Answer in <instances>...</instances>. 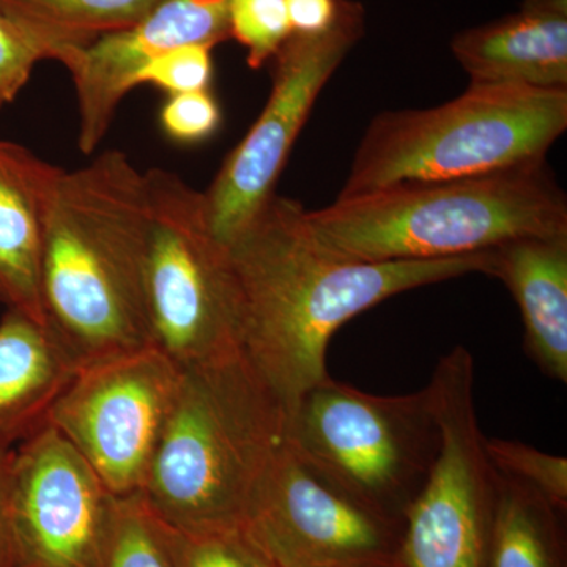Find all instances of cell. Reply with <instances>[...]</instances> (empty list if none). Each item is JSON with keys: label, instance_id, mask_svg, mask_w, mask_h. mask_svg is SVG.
<instances>
[{"label": "cell", "instance_id": "15", "mask_svg": "<svg viewBox=\"0 0 567 567\" xmlns=\"http://www.w3.org/2000/svg\"><path fill=\"white\" fill-rule=\"evenodd\" d=\"M488 276L516 298L525 350L544 374L567 382V235H532L491 249Z\"/></svg>", "mask_w": 567, "mask_h": 567}, {"label": "cell", "instance_id": "16", "mask_svg": "<svg viewBox=\"0 0 567 567\" xmlns=\"http://www.w3.org/2000/svg\"><path fill=\"white\" fill-rule=\"evenodd\" d=\"M59 167L0 141V301L48 328L41 248L48 192Z\"/></svg>", "mask_w": 567, "mask_h": 567}, {"label": "cell", "instance_id": "26", "mask_svg": "<svg viewBox=\"0 0 567 567\" xmlns=\"http://www.w3.org/2000/svg\"><path fill=\"white\" fill-rule=\"evenodd\" d=\"M41 61L44 55L35 41L0 11V107L17 99Z\"/></svg>", "mask_w": 567, "mask_h": 567}, {"label": "cell", "instance_id": "23", "mask_svg": "<svg viewBox=\"0 0 567 567\" xmlns=\"http://www.w3.org/2000/svg\"><path fill=\"white\" fill-rule=\"evenodd\" d=\"M174 532L177 567H275L241 528Z\"/></svg>", "mask_w": 567, "mask_h": 567}, {"label": "cell", "instance_id": "7", "mask_svg": "<svg viewBox=\"0 0 567 567\" xmlns=\"http://www.w3.org/2000/svg\"><path fill=\"white\" fill-rule=\"evenodd\" d=\"M144 174L151 344L181 369L241 353L237 286L226 245L212 233L204 193L169 171Z\"/></svg>", "mask_w": 567, "mask_h": 567}, {"label": "cell", "instance_id": "18", "mask_svg": "<svg viewBox=\"0 0 567 567\" xmlns=\"http://www.w3.org/2000/svg\"><path fill=\"white\" fill-rule=\"evenodd\" d=\"M163 0H0V11L43 52L69 65L78 51L106 33L122 31Z\"/></svg>", "mask_w": 567, "mask_h": 567}, {"label": "cell", "instance_id": "6", "mask_svg": "<svg viewBox=\"0 0 567 567\" xmlns=\"http://www.w3.org/2000/svg\"><path fill=\"white\" fill-rule=\"evenodd\" d=\"M287 445L328 486L404 522L439 456L440 429L427 388L375 395L328 377L290 412Z\"/></svg>", "mask_w": 567, "mask_h": 567}, {"label": "cell", "instance_id": "5", "mask_svg": "<svg viewBox=\"0 0 567 567\" xmlns=\"http://www.w3.org/2000/svg\"><path fill=\"white\" fill-rule=\"evenodd\" d=\"M567 128V89L475 84L431 110L380 112L338 197L484 177L547 162Z\"/></svg>", "mask_w": 567, "mask_h": 567}, {"label": "cell", "instance_id": "22", "mask_svg": "<svg viewBox=\"0 0 567 567\" xmlns=\"http://www.w3.org/2000/svg\"><path fill=\"white\" fill-rule=\"evenodd\" d=\"M227 17L230 39L248 51L254 70L274 61L292 33L284 0H227Z\"/></svg>", "mask_w": 567, "mask_h": 567}, {"label": "cell", "instance_id": "8", "mask_svg": "<svg viewBox=\"0 0 567 567\" xmlns=\"http://www.w3.org/2000/svg\"><path fill=\"white\" fill-rule=\"evenodd\" d=\"M427 388L440 451L406 511L402 567H488L496 472L475 405V361L464 346L440 358Z\"/></svg>", "mask_w": 567, "mask_h": 567}, {"label": "cell", "instance_id": "20", "mask_svg": "<svg viewBox=\"0 0 567 567\" xmlns=\"http://www.w3.org/2000/svg\"><path fill=\"white\" fill-rule=\"evenodd\" d=\"M106 567H177L174 528L144 495L115 496Z\"/></svg>", "mask_w": 567, "mask_h": 567}, {"label": "cell", "instance_id": "19", "mask_svg": "<svg viewBox=\"0 0 567 567\" xmlns=\"http://www.w3.org/2000/svg\"><path fill=\"white\" fill-rule=\"evenodd\" d=\"M559 517L535 488L496 472L488 567H565Z\"/></svg>", "mask_w": 567, "mask_h": 567}, {"label": "cell", "instance_id": "28", "mask_svg": "<svg viewBox=\"0 0 567 567\" xmlns=\"http://www.w3.org/2000/svg\"><path fill=\"white\" fill-rule=\"evenodd\" d=\"M14 446L0 442V567H11V473Z\"/></svg>", "mask_w": 567, "mask_h": 567}, {"label": "cell", "instance_id": "2", "mask_svg": "<svg viewBox=\"0 0 567 567\" xmlns=\"http://www.w3.org/2000/svg\"><path fill=\"white\" fill-rule=\"evenodd\" d=\"M145 174L121 151L58 169L44 205L41 300L78 365L152 346L145 303Z\"/></svg>", "mask_w": 567, "mask_h": 567}, {"label": "cell", "instance_id": "24", "mask_svg": "<svg viewBox=\"0 0 567 567\" xmlns=\"http://www.w3.org/2000/svg\"><path fill=\"white\" fill-rule=\"evenodd\" d=\"M212 50L208 44H185L164 52L134 76L133 89L153 84L169 95L208 91L213 73Z\"/></svg>", "mask_w": 567, "mask_h": 567}, {"label": "cell", "instance_id": "17", "mask_svg": "<svg viewBox=\"0 0 567 567\" xmlns=\"http://www.w3.org/2000/svg\"><path fill=\"white\" fill-rule=\"evenodd\" d=\"M74 369L50 328L7 308L0 320V442L18 445L47 424Z\"/></svg>", "mask_w": 567, "mask_h": 567}, {"label": "cell", "instance_id": "1", "mask_svg": "<svg viewBox=\"0 0 567 567\" xmlns=\"http://www.w3.org/2000/svg\"><path fill=\"white\" fill-rule=\"evenodd\" d=\"M303 205L271 194L226 244L237 286L240 350L287 412L327 380L331 336L393 295L486 274L491 252L436 260L363 262L328 251Z\"/></svg>", "mask_w": 567, "mask_h": 567}, {"label": "cell", "instance_id": "4", "mask_svg": "<svg viewBox=\"0 0 567 567\" xmlns=\"http://www.w3.org/2000/svg\"><path fill=\"white\" fill-rule=\"evenodd\" d=\"M305 218L320 245L347 259L436 260L532 235H567V197L543 162L338 197Z\"/></svg>", "mask_w": 567, "mask_h": 567}, {"label": "cell", "instance_id": "12", "mask_svg": "<svg viewBox=\"0 0 567 567\" xmlns=\"http://www.w3.org/2000/svg\"><path fill=\"white\" fill-rule=\"evenodd\" d=\"M115 496L51 424L14 447L11 567H106Z\"/></svg>", "mask_w": 567, "mask_h": 567}, {"label": "cell", "instance_id": "11", "mask_svg": "<svg viewBox=\"0 0 567 567\" xmlns=\"http://www.w3.org/2000/svg\"><path fill=\"white\" fill-rule=\"evenodd\" d=\"M241 529L275 567H402L404 522L328 486L287 439L257 484Z\"/></svg>", "mask_w": 567, "mask_h": 567}, {"label": "cell", "instance_id": "10", "mask_svg": "<svg viewBox=\"0 0 567 567\" xmlns=\"http://www.w3.org/2000/svg\"><path fill=\"white\" fill-rule=\"evenodd\" d=\"M363 33V6L346 0L330 31L290 33L275 55L274 87L262 114L204 193L212 233L223 245L275 194L276 181L317 96Z\"/></svg>", "mask_w": 567, "mask_h": 567}, {"label": "cell", "instance_id": "3", "mask_svg": "<svg viewBox=\"0 0 567 567\" xmlns=\"http://www.w3.org/2000/svg\"><path fill=\"white\" fill-rule=\"evenodd\" d=\"M289 412L244 354L182 369L142 495L181 532L241 528Z\"/></svg>", "mask_w": 567, "mask_h": 567}, {"label": "cell", "instance_id": "13", "mask_svg": "<svg viewBox=\"0 0 567 567\" xmlns=\"http://www.w3.org/2000/svg\"><path fill=\"white\" fill-rule=\"evenodd\" d=\"M230 39L227 0H163L122 31L106 33L78 51L66 69L80 107V148L91 155L110 128L123 96L148 62L185 44Z\"/></svg>", "mask_w": 567, "mask_h": 567}, {"label": "cell", "instance_id": "27", "mask_svg": "<svg viewBox=\"0 0 567 567\" xmlns=\"http://www.w3.org/2000/svg\"><path fill=\"white\" fill-rule=\"evenodd\" d=\"M292 33L319 35L338 22L346 0H284Z\"/></svg>", "mask_w": 567, "mask_h": 567}, {"label": "cell", "instance_id": "21", "mask_svg": "<svg viewBox=\"0 0 567 567\" xmlns=\"http://www.w3.org/2000/svg\"><path fill=\"white\" fill-rule=\"evenodd\" d=\"M484 450L496 472L535 488L561 513L566 511V457L551 456L516 440L484 439Z\"/></svg>", "mask_w": 567, "mask_h": 567}, {"label": "cell", "instance_id": "9", "mask_svg": "<svg viewBox=\"0 0 567 567\" xmlns=\"http://www.w3.org/2000/svg\"><path fill=\"white\" fill-rule=\"evenodd\" d=\"M182 382L153 346L74 369L48 413L114 496L141 494Z\"/></svg>", "mask_w": 567, "mask_h": 567}, {"label": "cell", "instance_id": "14", "mask_svg": "<svg viewBox=\"0 0 567 567\" xmlns=\"http://www.w3.org/2000/svg\"><path fill=\"white\" fill-rule=\"evenodd\" d=\"M451 51L475 84L567 89V0H524L514 13L458 32Z\"/></svg>", "mask_w": 567, "mask_h": 567}, {"label": "cell", "instance_id": "25", "mask_svg": "<svg viewBox=\"0 0 567 567\" xmlns=\"http://www.w3.org/2000/svg\"><path fill=\"white\" fill-rule=\"evenodd\" d=\"M221 123V111L208 91L169 95L162 111L167 136L181 142H199L210 137Z\"/></svg>", "mask_w": 567, "mask_h": 567}]
</instances>
